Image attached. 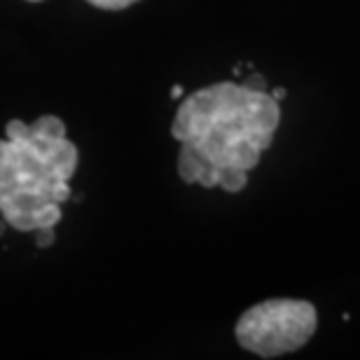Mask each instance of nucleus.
Instances as JSON below:
<instances>
[{
	"label": "nucleus",
	"instance_id": "nucleus-1",
	"mask_svg": "<svg viewBox=\"0 0 360 360\" xmlns=\"http://www.w3.org/2000/svg\"><path fill=\"white\" fill-rule=\"evenodd\" d=\"M281 122L278 101L269 91L218 82L197 89L180 103L171 136L183 143L178 176L187 185L241 192L248 171L260 164Z\"/></svg>",
	"mask_w": 360,
	"mask_h": 360
},
{
	"label": "nucleus",
	"instance_id": "nucleus-2",
	"mask_svg": "<svg viewBox=\"0 0 360 360\" xmlns=\"http://www.w3.org/2000/svg\"><path fill=\"white\" fill-rule=\"evenodd\" d=\"M77 148L66 139V124L42 115L26 124L7 122L0 141V215L19 232L56 227L61 204L70 199Z\"/></svg>",
	"mask_w": 360,
	"mask_h": 360
},
{
	"label": "nucleus",
	"instance_id": "nucleus-3",
	"mask_svg": "<svg viewBox=\"0 0 360 360\" xmlns=\"http://www.w3.org/2000/svg\"><path fill=\"white\" fill-rule=\"evenodd\" d=\"M319 326V314L304 300H267L250 307L236 323V340L260 358H276L302 349Z\"/></svg>",
	"mask_w": 360,
	"mask_h": 360
},
{
	"label": "nucleus",
	"instance_id": "nucleus-4",
	"mask_svg": "<svg viewBox=\"0 0 360 360\" xmlns=\"http://www.w3.org/2000/svg\"><path fill=\"white\" fill-rule=\"evenodd\" d=\"M87 3L101 7V10H124V7L139 3V0H87Z\"/></svg>",
	"mask_w": 360,
	"mask_h": 360
},
{
	"label": "nucleus",
	"instance_id": "nucleus-5",
	"mask_svg": "<svg viewBox=\"0 0 360 360\" xmlns=\"http://www.w3.org/2000/svg\"><path fill=\"white\" fill-rule=\"evenodd\" d=\"M35 234H38V239H35V246L38 248H49L52 243L56 241L54 236V227H42V229H35Z\"/></svg>",
	"mask_w": 360,
	"mask_h": 360
},
{
	"label": "nucleus",
	"instance_id": "nucleus-6",
	"mask_svg": "<svg viewBox=\"0 0 360 360\" xmlns=\"http://www.w3.org/2000/svg\"><path fill=\"white\" fill-rule=\"evenodd\" d=\"M241 84H243L246 89H250V91H269V89H267V80H264V77H262L260 73H250Z\"/></svg>",
	"mask_w": 360,
	"mask_h": 360
},
{
	"label": "nucleus",
	"instance_id": "nucleus-7",
	"mask_svg": "<svg viewBox=\"0 0 360 360\" xmlns=\"http://www.w3.org/2000/svg\"><path fill=\"white\" fill-rule=\"evenodd\" d=\"M269 96H271L274 101H283V98H285V89H283V87L274 89V91H269Z\"/></svg>",
	"mask_w": 360,
	"mask_h": 360
},
{
	"label": "nucleus",
	"instance_id": "nucleus-8",
	"mask_svg": "<svg viewBox=\"0 0 360 360\" xmlns=\"http://www.w3.org/2000/svg\"><path fill=\"white\" fill-rule=\"evenodd\" d=\"M183 96V87L180 84H174V89H171V98H180Z\"/></svg>",
	"mask_w": 360,
	"mask_h": 360
},
{
	"label": "nucleus",
	"instance_id": "nucleus-9",
	"mask_svg": "<svg viewBox=\"0 0 360 360\" xmlns=\"http://www.w3.org/2000/svg\"><path fill=\"white\" fill-rule=\"evenodd\" d=\"M5 227H7V220H5V218H0V236L5 234Z\"/></svg>",
	"mask_w": 360,
	"mask_h": 360
},
{
	"label": "nucleus",
	"instance_id": "nucleus-10",
	"mask_svg": "<svg viewBox=\"0 0 360 360\" xmlns=\"http://www.w3.org/2000/svg\"><path fill=\"white\" fill-rule=\"evenodd\" d=\"M28 3H38V0H28Z\"/></svg>",
	"mask_w": 360,
	"mask_h": 360
}]
</instances>
